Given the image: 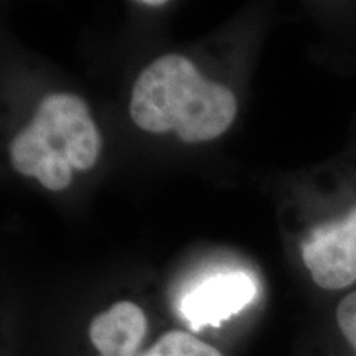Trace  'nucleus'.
Segmentation results:
<instances>
[{
  "instance_id": "f257e3e1",
  "label": "nucleus",
  "mask_w": 356,
  "mask_h": 356,
  "mask_svg": "<svg viewBox=\"0 0 356 356\" xmlns=\"http://www.w3.org/2000/svg\"><path fill=\"white\" fill-rule=\"evenodd\" d=\"M238 104L228 88L203 78L188 58L167 55L142 71L132 91L131 113L147 132H177L184 142L220 137L234 121Z\"/></svg>"
},
{
  "instance_id": "f03ea898",
  "label": "nucleus",
  "mask_w": 356,
  "mask_h": 356,
  "mask_svg": "<svg viewBox=\"0 0 356 356\" xmlns=\"http://www.w3.org/2000/svg\"><path fill=\"white\" fill-rule=\"evenodd\" d=\"M101 136L81 97L60 92L40 102L30 126L10 144L17 172L33 177L51 191L70 186L73 170L95 167Z\"/></svg>"
},
{
  "instance_id": "7ed1b4c3",
  "label": "nucleus",
  "mask_w": 356,
  "mask_h": 356,
  "mask_svg": "<svg viewBox=\"0 0 356 356\" xmlns=\"http://www.w3.org/2000/svg\"><path fill=\"white\" fill-rule=\"evenodd\" d=\"M302 257L318 287L338 291L356 282V207L341 220L312 229Z\"/></svg>"
},
{
  "instance_id": "20e7f679",
  "label": "nucleus",
  "mask_w": 356,
  "mask_h": 356,
  "mask_svg": "<svg viewBox=\"0 0 356 356\" xmlns=\"http://www.w3.org/2000/svg\"><path fill=\"white\" fill-rule=\"evenodd\" d=\"M257 286L243 270H225L203 279L185 293L180 314L193 330L220 325L256 299Z\"/></svg>"
},
{
  "instance_id": "39448f33",
  "label": "nucleus",
  "mask_w": 356,
  "mask_h": 356,
  "mask_svg": "<svg viewBox=\"0 0 356 356\" xmlns=\"http://www.w3.org/2000/svg\"><path fill=\"white\" fill-rule=\"evenodd\" d=\"M147 333V318L134 302H118L89 325V338L99 356H137Z\"/></svg>"
},
{
  "instance_id": "423d86ee",
  "label": "nucleus",
  "mask_w": 356,
  "mask_h": 356,
  "mask_svg": "<svg viewBox=\"0 0 356 356\" xmlns=\"http://www.w3.org/2000/svg\"><path fill=\"white\" fill-rule=\"evenodd\" d=\"M137 356H222L211 345L185 332H168L159 338L152 348Z\"/></svg>"
},
{
  "instance_id": "0eeeda50",
  "label": "nucleus",
  "mask_w": 356,
  "mask_h": 356,
  "mask_svg": "<svg viewBox=\"0 0 356 356\" xmlns=\"http://www.w3.org/2000/svg\"><path fill=\"white\" fill-rule=\"evenodd\" d=\"M337 322L341 333L356 350V291L340 302L337 309Z\"/></svg>"
},
{
  "instance_id": "6e6552de",
  "label": "nucleus",
  "mask_w": 356,
  "mask_h": 356,
  "mask_svg": "<svg viewBox=\"0 0 356 356\" xmlns=\"http://www.w3.org/2000/svg\"><path fill=\"white\" fill-rule=\"evenodd\" d=\"M140 6H149V7H157V6H167V2H162V0H160V2H140Z\"/></svg>"
}]
</instances>
